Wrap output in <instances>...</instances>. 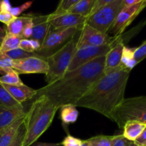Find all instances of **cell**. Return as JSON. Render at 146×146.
I'll use <instances>...</instances> for the list:
<instances>
[{"instance_id":"obj_21","label":"cell","mask_w":146,"mask_h":146,"mask_svg":"<svg viewBox=\"0 0 146 146\" xmlns=\"http://www.w3.org/2000/svg\"><path fill=\"white\" fill-rule=\"evenodd\" d=\"M77 107L74 105H65L60 108V118L64 125L74 123L78 118V113Z\"/></svg>"},{"instance_id":"obj_44","label":"cell","mask_w":146,"mask_h":146,"mask_svg":"<svg viewBox=\"0 0 146 146\" xmlns=\"http://www.w3.org/2000/svg\"><path fill=\"white\" fill-rule=\"evenodd\" d=\"M81 146H88V142H87V141L86 140V141H83V143L82 145Z\"/></svg>"},{"instance_id":"obj_31","label":"cell","mask_w":146,"mask_h":146,"mask_svg":"<svg viewBox=\"0 0 146 146\" xmlns=\"http://www.w3.org/2000/svg\"><path fill=\"white\" fill-rule=\"evenodd\" d=\"M78 1V0H62L59 2L55 11L59 12H68V10Z\"/></svg>"},{"instance_id":"obj_33","label":"cell","mask_w":146,"mask_h":146,"mask_svg":"<svg viewBox=\"0 0 146 146\" xmlns=\"http://www.w3.org/2000/svg\"><path fill=\"white\" fill-rule=\"evenodd\" d=\"M83 141H84L82 140L68 134L61 143L62 146H81L82 145Z\"/></svg>"},{"instance_id":"obj_7","label":"cell","mask_w":146,"mask_h":146,"mask_svg":"<svg viewBox=\"0 0 146 146\" xmlns=\"http://www.w3.org/2000/svg\"><path fill=\"white\" fill-rule=\"evenodd\" d=\"M81 29V28L79 27H71L59 29H52L50 28L40 48L35 52L36 54L43 58H48L62 48Z\"/></svg>"},{"instance_id":"obj_13","label":"cell","mask_w":146,"mask_h":146,"mask_svg":"<svg viewBox=\"0 0 146 146\" xmlns=\"http://www.w3.org/2000/svg\"><path fill=\"white\" fill-rule=\"evenodd\" d=\"M123 40L121 36H120L113 46L106 55L104 68V75L113 72L121 66L123 50L125 46Z\"/></svg>"},{"instance_id":"obj_38","label":"cell","mask_w":146,"mask_h":146,"mask_svg":"<svg viewBox=\"0 0 146 146\" xmlns=\"http://www.w3.org/2000/svg\"><path fill=\"white\" fill-rule=\"evenodd\" d=\"M134 143L138 146H146V127Z\"/></svg>"},{"instance_id":"obj_14","label":"cell","mask_w":146,"mask_h":146,"mask_svg":"<svg viewBox=\"0 0 146 146\" xmlns=\"http://www.w3.org/2000/svg\"><path fill=\"white\" fill-rule=\"evenodd\" d=\"M25 115L23 106L11 108L0 106V131Z\"/></svg>"},{"instance_id":"obj_37","label":"cell","mask_w":146,"mask_h":146,"mask_svg":"<svg viewBox=\"0 0 146 146\" xmlns=\"http://www.w3.org/2000/svg\"><path fill=\"white\" fill-rule=\"evenodd\" d=\"M125 138L122 135V133L119 135H113L112 146H125Z\"/></svg>"},{"instance_id":"obj_45","label":"cell","mask_w":146,"mask_h":146,"mask_svg":"<svg viewBox=\"0 0 146 146\" xmlns=\"http://www.w3.org/2000/svg\"><path fill=\"white\" fill-rule=\"evenodd\" d=\"M0 31H1V32H5V29H3L2 27H0Z\"/></svg>"},{"instance_id":"obj_12","label":"cell","mask_w":146,"mask_h":146,"mask_svg":"<svg viewBox=\"0 0 146 146\" xmlns=\"http://www.w3.org/2000/svg\"><path fill=\"white\" fill-rule=\"evenodd\" d=\"M12 68L18 74H42L48 72V64L45 58L38 56L13 60Z\"/></svg>"},{"instance_id":"obj_23","label":"cell","mask_w":146,"mask_h":146,"mask_svg":"<svg viewBox=\"0 0 146 146\" xmlns=\"http://www.w3.org/2000/svg\"><path fill=\"white\" fill-rule=\"evenodd\" d=\"M134 51L135 48H128L126 46H124L123 50L121 64L130 71L138 64L134 58Z\"/></svg>"},{"instance_id":"obj_16","label":"cell","mask_w":146,"mask_h":146,"mask_svg":"<svg viewBox=\"0 0 146 146\" xmlns=\"http://www.w3.org/2000/svg\"><path fill=\"white\" fill-rule=\"evenodd\" d=\"M32 19L34 27L30 38L36 40L41 44L50 30V24L47 21V15L41 16L32 14Z\"/></svg>"},{"instance_id":"obj_18","label":"cell","mask_w":146,"mask_h":146,"mask_svg":"<svg viewBox=\"0 0 146 146\" xmlns=\"http://www.w3.org/2000/svg\"><path fill=\"white\" fill-rule=\"evenodd\" d=\"M146 127V124L135 121H130L123 125L122 135L131 141H135Z\"/></svg>"},{"instance_id":"obj_28","label":"cell","mask_w":146,"mask_h":146,"mask_svg":"<svg viewBox=\"0 0 146 146\" xmlns=\"http://www.w3.org/2000/svg\"><path fill=\"white\" fill-rule=\"evenodd\" d=\"M5 54L7 56L10 58L12 60H18L21 59V58H28V57L31 56H38L36 54V53H30L28 51H26L24 50L21 49L20 48H15V49L11 50V51H8L7 52H2Z\"/></svg>"},{"instance_id":"obj_4","label":"cell","mask_w":146,"mask_h":146,"mask_svg":"<svg viewBox=\"0 0 146 146\" xmlns=\"http://www.w3.org/2000/svg\"><path fill=\"white\" fill-rule=\"evenodd\" d=\"M78 32L62 48L45 58L48 64V72L45 75L47 84H52L60 79L67 72L77 50V41L79 36Z\"/></svg>"},{"instance_id":"obj_41","label":"cell","mask_w":146,"mask_h":146,"mask_svg":"<svg viewBox=\"0 0 146 146\" xmlns=\"http://www.w3.org/2000/svg\"><path fill=\"white\" fill-rule=\"evenodd\" d=\"M141 0H123L124 7H130L139 3Z\"/></svg>"},{"instance_id":"obj_5","label":"cell","mask_w":146,"mask_h":146,"mask_svg":"<svg viewBox=\"0 0 146 146\" xmlns=\"http://www.w3.org/2000/svg\"><path fill=\"white\" fill-rule=\"evenodd\" d=\"M130 121L146 124V96L125 98L114 111L112 121L116 123L119 128Z\"/></svg>"},{"instance_id":"obj_6","label":"cell","mask_w":146,"mask_h":146,"mask_svg":"<svg viewBox=\"0 0 146 146\" xmlns=\"http://www.w3.org/2000/svg\"><path fill=\"white\" fill-rule=\"evenodd\" d=\"M123 7V0H111L109 4L101 7L87 17L86 24L108 34Z\"/></svg>"},{"instance_id":"obj_34","label":"cell","mask_w":146,"mask_h":146,"mask_svg":"<svg viewBox=\"0 0 146 146\" xmlns=\"http://www.w3.org/2000/svg\"><path fill=\"white\" fill-rule=\"evenodd\" d=\"M33 4V1H27V2L24 3V4H21L19 7H12V9L10 11V13L12 14L14 17H18L23 11H26Z\"/></svg>"},{"instance_id":"obj_10","label":"cell","mask_w":146,"mask_h":146,"mask_svg":"<svg viewBox=\"0 0 146 146\" xmlns=\"http://www.w3.org/2000/svg\"><path fill=\"white\" fill-rule=\"evenodd\" d=\"M145 7L146 0H141L138 4L130 7H123L110 29V31L114 34L113 36H121L125 29L132 23Z\"/></svg>"},{"instance_id":"obj_36","label":"cell","mask_w":146,"mask_h":146,"mask_svg":"<svg viewBox=\"0 0 146 146\" xmlns=\"http://www.w3.org/2000/svg\"><path fill=\"white\" fill-rule=\"evenodd\" d=\"M15 18L10 12H0V21L6 24V26L10 24Z\"/></svg>"},{"instance_id":"obj_39","label":"cell","mask_w":146,"mask_h":146,"mask_svg":"<svg viewBox=\"0 0 146 146\" xmlns=\"http://www.w3.org/2000/svg\"><path fill=\"white\" fill-rule=\"evenodd\" d=\"M11 9H12V7L9 1L7 0H4V1H1L0 12H10Z\"/></svg>"},{"instance_id":"obj_32","label":"cell","mask_w":146,"mask_h":146,"mask_svg":"<svg viewBox=\"0 0 146 146\" xmlns=\"http://www.w3.org/2000/svg\"><path fill=\"white\" fill-rule=\"evenodd\" d=\"M30 14V19L27 24H25L24 27V29L22 31V34H21V38H26V39H29L31 38V34H32L33 31V27H34V23H33L32 19V14Z\"/></svg>"},{"instance_id":"obj_17","label":"cell","mask_w":146,"mask_h":146,"mask_svg":"<svg viewBox=\"0 0 146 146\" xmlns=\"http://www.w3.org/2000/svg\"><path fill=\"white\" fill-rule=\"evenodd\" d=\"M25 115L17 119L11 125L0 131V146H8L12 142L20 125L24 123Z\"/></svg>"},{"instance_id":"obj_2","label":"cell","mask_w":146,"mask_h":146,"mask_svg":"<svg viewBox=\"0 0 146 146\" xmlns=\"http://www.w3.org/2000/svg\"><path fill=\"white\" fill-rule=\"evenodd\" d=\"M131 71L121 64L113 72L104 75L75 104L94 110L112 121L115 108L125 99Z\"/></svg>"},{"instance_id":"obj_40","label":"cell","mask_w":146,"mask_h":146,"mask_svg":"<svg viewBox=\"0 0 146 146\" xmlns=\"http://www.w3.org/2000/svg\"><path fill=\"white\" fill-rule=\"evenodd\" d=\"M31 145L32 146H62L61 143H41V142H35Z\"/></svg>"},{"instance_id":"obj_46","label":"cell","mask_w":146,"mask_h":146,"mask_svg":"<svg viewBox=\"0 0 146 146\" xmlns=\"http://www.w3.org/2000/svg\"><path fill=\"white\" fill-rule=\"evenodd\" d=\"M1 1H0V5H1Z\"/></svg>"},{"instance_id":"obj_15","label":"cell","mask_w":146,"mask_h":146,"mask_svg":"<svg viewBox=\"0 0 146 146\" xmlns=\"http://www.w3.org/2000/svg\"><path fill=\"white\" fill-rule=\"evenodd\" d=\"M2 85L11 94V96L21 104L28 100L35 98L37 94V90L33 89L25 84L21 86H9L4 84Z\"/></svg>"},{"instance_id":"obj_29","label":"cell","mask_w":146,"mask_h":146,"mask_svg":"<svg viewBox=\"0 0 146 146\" xmlns=\"http://www.w3.org/2000/svg\"><path fill=\"white\" fill-rule=\"evenodd\" d=\"M26 135V127L24 121L19 128L18 131L17 133L15 138L13 140L12 142L9 144L8 146H23L24 143V138H25Z\"/></svg>"},{"instance_id":"obj_9","label":"cell","mask_w":146,"mask_h":146,"mask_svg":"<svg viewBox=\"0 0 146 146\" xmlns=\"http://www.w3.org/2000/svg\"><path fill=\"white\" fill-rule=\"evenodd\" d=\"M118 36H111L106 33L100 31L86 24H84L80 31L77 41V49L85 46H98L106 45L115 41Z\"/></svg>"},{"instance_id":"obj_8","label":"cell","mask_w":146,"mask_h":146,"mask_svg":"<svg viewBox=\"0 0 146 146\" xmlns=\"http://www.w3.org/2000/svg\"><path fill=\"white\" fill-rule=\"evenodd\" d=\"M118 37L115 41L106 45L98 46H85L78 48L73 57L72 61L67 70V72L77 69L89 61H93L98 57L106 55L107 53L115 44Z\"/></svg>"},{"instance_id":"obj_43","label":"cell","mask_w":146,"mask_h":146,"mask_svg":"<svg viewBox=\"0 0 146 146\" xmlns=\"http://www.w3.org/2000/svg\"><path fill=\"white\" fill-rule=\"evenodd\" d=\"M5 34H6V32H1V31H0V45H1V42H2V41H3V39H4V36H5Z\"/></svg>"},{"instance_id":"obj_1","label":"cell","mask_w":146,"mask_h":146,"mask_svg":"<svg viewBox=\"0 0 146 146\" xmlns=\"http://www.w3.org/2000/svg\"><path fill=\"white\" fill-rule=\"evenodd\" d=\"M106 56L98 57L52 84L37 90L36 97L44 96L59 109L65 105H74L104 75Z\"/></svg>"},{"instance_id":"obj_19","label":"cell","mask_w":146,"mask_h":146,"mask_svg":"<svg viewBox=\"0 0 146 146\" xmlns=\"http://www.w3.org/2000/svg\"><path fill=\"white\" fill-rule=\"evenodd\" d=\"M30 14L21 16V17H16L10 24L7 26L5 29V31L14 35L18 36L21 38V34L24 29V27L27 21L29 20Z\"/></svg>"},{"instance_id":"obj_25","label":"cell","mask_w":146,"mask_h":146,"mask_svg":"<svg viewBox=\"0 0 146 146\" xmlns=\"http://www.w3.org/2000/svg\"><path fill=\"white\" fill-rule=\"evenodd\" d=\"M0 83L9 86H21L24 84L20 79L19 74L13 68L0 77Z\"/></svg>"},{"instance_id":"obj_30","label":"cell","mask_w":146,"mask_h":146,"mask_svg":"<svg viewBox=\"0 0 146 146\" xmlns=\"http://www.w3.org/2000/svg\"><path fill=\"white\" fill-rule=\"evenodd\" d=\"M146 58V40L134 51V58L138 64Z\"/></svg>"},{"instance_id":"obj_22","label":"cell","mask_w":146,"mask_h":146,"mask_svg":"<svg viewBox=\"0 0 146 146\" xmlns=\"http://www.w3.org/2000/svg\"><path fill=\"white\" fill-rule=\"evenodd\" d=\"M21 40V38L20 36L6 32L4 39L0 45V52H7L8 51L19 48V43Z\"/></svg>"},{"instance_id":"obj_35","label":"cell","mask_w":146,"mask_h":146,"mask_svg":"<svg viewBox=\"0 0 146 146\" xmlns=\"http://www.w3.org/2000/svg\"><path fill=\"white\" fill-rule=\"evenodd\" d=\"M13 60L9 58L4 53L0 52V68H12Z\"/></svg>"},{"instance_id":"obj_27","label":"cell","mask_w":146,"mask_h":146,"mask_svg":"<svg viewBox=\"0 0 146 146\" xmlns=\"http://www.w3.org/2000/svg\"><path fill=\"white\" fill-rule=\"evenodd\" d=\"M41 43L38 41L31 38L26 39V38H21L19 43V48L28 51L30 53H34L38 50L41 47Z\"/></svg>"},{"instance_id":"obj_20","label":"cell","mask_w":146,"mask_h":146,"mask_svg":"<svg viewBox=\"0 0 146 146\" xmlns=\"http://www.w3.org/2000/svg\"><path fill=\"white\" fill-rule=\"evenodd\" d=\"M95 0H78L68 12L88 17L91 14Z\"/></svg>"},{"instance_id":"obj_11","label":"cell","mask_w":146,"mask_h":146,"mask_svg":"<svg viewBox=\"0 0 146 146\" xmlns=\"http://www.w3.org/2000/svg\"><path fill=\"white\" fill-rule=\"evenodd\" d=\"M47 21L52 29L79 27L82 28L86 21V17L69 12H59L54 11L47 15Z\"/></svg>"},{"instance_id":"obj_42","label":"cell","mask_w":146,"mask_h":146,"mask_svg":"<svg viewBox=\"0 0 146 146\" xmlns=\"http://www.w3.org/2000/svg\"><path fill=\"white\" fill-rule=\"evenodd\" d=\"M125 146H138V145H137L136 144L134 143V141H128V140L125 139Z\"/></svg>"},{"instance_id":"obj_26","label":"cell","mask_w":146,"mask_h":146,"mask_svg":"<svg viewBox=\"0 0 146 146\" xmlns=\"http://www.w3.org/2000/svg\"><path fill=\"white\" fill-rule=\"evenodd\" d=\"M113 135H100L86 140L88 146H112Z\"/></svg>"},{"instance_id":"obj_24","label":"cell","mask_w":146,"mask_h":146,"mask_svg":"<svg viewBox=\"0 0 146 146\" xmlns=\"http://www.w3.org/2000/svg\"><path fill=\"white\" fill-rule=\"evenodd\" d=\"M0 106L9 107V108L22 106V104L17 102L1 83H0Z\"/></svg>"},{"instance_id":"obj_3","label":"cell","mask_w":146,"mask_h":146,"mask_svg":"<svg viewBox=\"0 0 146 146\" xmlns=\"http://www.w3.org/2000/svg\"><path fill=\"white\" fill-rule=\"evenodd\" d=\"M58 108L44 96L35 97L26 113V135L23 146H31L48 129Z\"/></svg>"}]
</instances>
